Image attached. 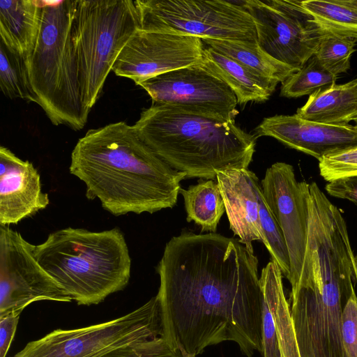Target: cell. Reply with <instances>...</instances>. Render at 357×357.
<instances>
[{"instance_id": "cell-1", "label": "cell", "mask_w": 357, "mask_h": 357, "mask_svg": "<svg viewBox=\"0 0 357 357\" xmlns=\"http://www.w3.org/2000/svg\"><path fill=\"white\" fill-rule=\"evenodd\" d=\"M161 337L183 357L225 341L263 354L258 259L239 240L183 231L157 266Z\"/></svg>"}, {"instance_id": "cell-2", "label": "cell", "mask_w": 357, "mask_h": 357, "mask_svg": "<svg viewBox=\"0 0 357 357\" xmlns=\"http://www.w3.org/2000/svg\"><path fill=\"white\" fill-rule=\"evenodd\" d=\"M69 171L115 216L174 207L185 173L172 169L124 121L89 130L75 144Z\"/></svg>"}, {"instance_id": "cell-3", "label": "cell", "mask_w": 357, "mask_h": 357, "mask_svg": "<svg viewBox=\"0 0 357 357\" xmlns=\"http://www.w3.org/2000/svg\"><path fill=\"white\" fill-rule=\"evenodd\" d=\"M139 138L186 178L214 180L218 172L248 169L255 137L229 121L152 103L133 125Z\"/></svg>"}, {"instance_id": "cell-4", "label": "cell", "mask_w": 357, "mask_h": 357, "mask_svg": "<svg viewBox=\"0 0 357 357\" xmlns=\"http://www.w3.org/2000/svg\"><path fill=\"white\" fill-rule=\"evenodd\" d=\"M34 255L79 305L98 304L123 290L130 280L129 249L117 227L101 231L61 229L35 245Z\"/></svg>"}, {"instance_id": "cell-5", "label": "cell", "mask_w": 357, "mask_h": 357, "mask_svg": "<svg viewBox=\"0 0 357 357\" xmlns=\"http://www.w3.org/2000/svg\"><path fill=\"white\" fill-rule=\"evenodd\" d=\"M73 1H42L39 35L25 59L37 104L51 123L79 130L91 109L82 96L71 36Z\"/></svg>"}, {"instance_id": "cell-6", "label": "cell", "mask_w": 357, "mask_h": 357, "mask_svg": "<svg viewBox=\"0 0 357 357\" xmlns=\"http://www.w3.org/2000/svg\"><path fill=\"white\" fill-rule=\"evenodd\" d=\"M138 29L135 1H73L71 36L82 96L90 109L118 56Z\"/></svg>"}, {"instance_id": "cell-7", "label": "cell", "mask_w": 357, "mask_h": 357, "mask_svg": "<svg viewBox=\"0 0 357 357\" xmlns=\"http://www.w3.org/2000/svg\"><path fill=\"white\" fill-rule=\"evenodd\" d=\"M135 4L142 31L257 42L253 18L241 1L137 0Z\"/></svg>"}, {"instance_id": "cell-8", "label": "cell", "mask_w": 357, "mask_h": 357, "mask_svg": "<svg viewBox=\"0 0 357 357\" xmlns=\"http://www.w3.org/2000/svg\"><path fill=\"white\" fill-rule=\"evenodd\" d=\"M161 335L156 296L114 319L75 329L54 330L12 357H100L116 348Z\"/></svg>"}, {"instance_id": "cell-9", "label": "cell", "mask_w": 357, "mask_h": 357, "mask_svg": "<svg viewBox=\"0 0 357 357\" xmlns=\"http://www.w3.org/2000/svg\"><path fill=\"white\" fill-rule=\"evenodd\" d=\"M255 22L257 43L276 60L298 70L328 33L298 0H243Z\"/></svg>"}, {"instance_id": "cell-10", "label": "cell", "mask_w": 357, "mask_h": 357, "mask_svg": "<svg viewBox=\"0 0 357 357\" xmlns=\"http://www.w3.org/2000/svg\"><path fill=\"white\" fill-rule=\"evenodd\" d=\"M35 245L0 225V317L40 301L73 299L36 259Z\"/></svg>"}, {"instance_id": "cell-11", "label": "cell", "mask_w": 357, "mask_h": 357, "mask_svg": "<svg viewBox=\"0 0 357 357\" xmlns=\"http://www.w3.org/2000/svg\"><path fill=\"white\" fill-rule=\"evenodd\" d=\"M137 85L148 93L153 103L229 121H235L238 114L234 93L202 63L157 75Z\"/></svg>"}, {"instance_id": "cell-12", "label": "cell", "mask_w": 357, "mask_h": 357, "mask_svg": "<svg viewBox=\"0 0 357 357\" xmlns=\"http://www.w3.org/2000/svg\"><path fill=\"white\" fill-rule=\"evenodd\" d=\"M261 187L287 247L290 261L288 280L293 291L299 280L307 245L310 184L296 180L292 165L277 162L266 169Z\"/></svg>"}, {"instance_id": "cell-13", "label": "cell", "mask_w": 357, "mask_h": 357, "mask_svg": "<svg viewBox=\"0 0 357 357\" xmlns=\"http://www.w3.org/2000/svg\"><path fill=\"white\" fill-rule=\"evenodd\" d=\"M199 38L138 29L125 45L112 70L135 84L157 75L203 61Z\"/></svg>"}, {"instance_id": "cell-14", "label": "cell", "mask_w": 357, "mask_h": 357, "mask_svg": "<svg viewBox=\"0 0 357 357\" xmlns=\"http://www.w3.org/2000/svg\"><path fill=\"white\" fill-rule=\"evenodd\" d=\"M271 137L285 146L318 160L323 156L357 144V126L321 123L294 115L264 118L255 128V137Z\"/></svg>"}, {"instance_id": "cell-15", "label": "cell", "mask_w": 357, "mask_h": 357, "mask_svg": "<svg viewBox=\"0 0 357 357\" xmlns=\"http://www.w3.org/2000/svg\"><path fill=\"white\" fill-rule=\"evenodd\" d=\"M50 203L33 165L8 148L0 147V225H15L45 209Z\"/></svg>"}, {"instance_id": "cell-16", "label": "cell", "mask_w": 357, "mask_h": 357, "mask_svg": "<svg viewBox=\"0 0 357 357\" xmlns=\"http://www.w3.org/2000/svg\"><path fill=\"white\" fill-rule=\"evenodd\" d=\"M216 181L234 235L251 251L254 241L265 245L259 214L261 187L256 174L248 169H230L218 172Z\"/></svg>"}, {"instance_id": "cell-17", "label": "cell", "mask_w": 357, "mask_h": 357, "mask_svg": "<svg viewBox=\"0 0 357 357\" xmlns=\"http://www.w3.org/2000/svg\"><path fill=\"white\" fill-rule=\"evenodd\" d=\"M42 1L1 0V42L24 58L32 52L39 35Z\"/></svg>"}, {"instance_id": "cell-18", "label": "cell", "mask_w": 357, "mask_h": 357, "mask_svg": "<svg viewBox=\"0 0 357 357\" xmlns=\"http://www.w3.org/2000/svg\"><path fill=\"white\" fill-rule=\"evenodd\" d=\"M202 63L230 87L239 105L268 100L278 84L205 45Z\"/></svg>"}, {"instance_id": "cell-19", "label": "cell", "mask_w": 357, "mask_h": 357, "mask_svg": "<svg viewBox=\"0 0 357 357\" xmlns=\"http://www.w3.org/2000/svg\"><path fill=\"white\" fill-rule=\"evenodd\" d=\"M296 114L310 121L347 125L357 116V77L342 84L317 90L310 95Z\"/></svg>"}, {"instance_id": "cell-20", "label": "cell", "mask_w": 357, "mask_h": 357, "mask_svg": "<svg viewBox=\"0 0 357 357\" xmlns=\"http://www.w3.org/2000/svg\"><path fill=\"white\" fill-rule=\"evenodd\" d=\"M259 281L263 301L268 305L276 330L281 357H301L291 307L283 289L279 266L269 261L261 270Z\"/></svg>"}, {"instance_id": "cell-21", "label": "cell", "mask_w": 357, "mask_h": 357, "mask_svg": "<svg viewBox=\"0 0 357 357\" xmlns=\"http://www.w3.org/2000/svg\"><path fill=\"white\" fill-rule=\"evenodd\" d=\"M204 45L237 61L260 76L284 82L297 70L276 60L257 42L241 40L202 39Z\"/></svg>"}, {"instance_id": "cell-22", "label": "cell", "mask_w": 357, "mask_h": 357, "mask_svg": "<svg viewBox=\"0 0 357 357\" xmlns=\"http://www.w3.org/2000/svg\"><path fill=\"white\" fill-rule=\"evenodd\" d=\"M188 222L193 221L202 231L215 233L218 225L225 211L219 185L213 180L200 179L188 189L181 188Z\"/></svg>"}, {"instance_id": "cell-23", "label": "cell", "mask_w": 357, "mask_h": 357, "mask_svg": "<svg viewBox=\"0 0 357 357\" xmlns=\"http://www.w3.org/2000/svg\"><path fill=\"white\" fill-rule=\"evenodd\" d=\"M302 3L326 33L357 40V0H305Z\"/></svg>"}, {"instance_id": "cell-24", "label": "cell", "mask_w": 357, "mask_h": 357, "mask_svg": "<svg viewBox=\"0 0 357 357\" xmlns=\"http://www.w3.org/2000/svg\"><path fill=\"white\" fill-rule=\"evenodd\" d=\"M0 86L10 99L20 98L37 104L31 88L26 59L10 51L0 42Z\"/></svg>"}, {"instance_id": "cell-25", "label": "cell", "mask_w": 357, "mask_h": 357, "mask_svg": "<svg viewBox=\"0 0 357 357\" xmlns=\"http://www.w3.org/2000/svg\"><path fill=\"white\" fill-rule=\"evenodd\" d=\"M339 77L326 70L313 55L296 73L282 83L280 96L298 98L336 84Z\"/></svg>"}, {"instance_id": "cell-26", "label": "cell", "mask_w": 357, "mask_h": 357, "mask_svg": "<svg viewBox=\"0 0 357 357\" xmlns=\"http://www.w3.org/2000/svg\"><path fill=\"white\" fill-rule=\"evenodd\" d=\"M259 219L265 237V247L271 257V261L280 268L288 280L290 276V261L287 247L282 231L264 199L262 190L259 192Z\"/></svg>"}, {"instance_id": "cell-27", "label": "cell", "mask_w": 357, "mask_h": 357, "mask_svg": "<svg viewBox=\"0 0 357 357\" xmlns=\"http://www.w3.org/2000/svg\"><path fill=\"white\" fill-rule=\"evenodd\" d=\"M356 41L353 38L327 33L314 55L326 70L339 77L350 68L351 56L356 50Z\"/></svg>"}, {"instance_id": "cell-28", "label": "cell", "mask_w": 357, "mask_h": 357, "mask_svg": "<svg viewBox=\"0 0 357 357\" xmlns=\"http://www.w3.org/2000/svg\"><path fill=\"white\" fill-rule=\"evenodd\" d=\"M320 175L328 182L357 175V144L323 156L319 160Z\"/></svg>"}, {"instance_id": "cell-29", "label": "cell", "mask_w": 357, "mask_h": 357, "mask_svg": "<svg viewBox=\"0 0 357 357\" xmlns=\"http://www.w3.org/2000/svg\"><path fill=\"white\" fill-rule=\"evenodd\" d=\"M100 357H183L161 336L116 348Z\"/></svg>"}, {"instance_id": "cell-30", "label": "cell", "mask_w": 357, "mask_h": 357, "mask_svg": "<svg viewBox=\"0 0 357 357\" xmlns=\"http://www.w3.org/2000/svg\"><path fill=\"white\" fill-rule=\"evenodd\" d=\"M354 280L357 284V271L355 266ZM342 336L347 357H357V296L355 290L343 306Z\"/></svg>"}, {"instance_id": "cell-31", "label": "cell", "mask_w": 357, "mask_h": 357, "mask_svg": "<svg viewBox=\"0 0 357 357\" xmlns=\"http://www.w3.org/2000/svg\"><path fill=\"white\" fill-rule=\"evenodd\" d=\"M325 190L333 197L348 199L357 204V175L330 181L326 183Z\"/></svg>"}, {"instance_id": "cell-32", "label": "cell", "mask_w": 357, "mask_h": 357, "mask_svg": "<svg viewBox=\"0 0 357 357\" xmlns=\"http://www.w3.org/2000/svg\"><path fill=\"white\" fill-rule=\"evenodd\" d=\"M20 312H11L0 317V357H6L14 337Z\"/></svg>"}, {"instance_id": "cell-33", "label": "cell", "mask_w": 357, "mask_h": 357, "mask_svg": "<svg viewBox=\"0 0 357 357\" xmlns=\"http://www.w3.org/2000/svg\"><path fill=\"white\" fill-rule=\"evenodd\" d=\"M354 266L356 270L357 271V255H354Z\"/></svg>"}, {"instance_id": "cell-34", "label": "cell", "mask_w": 357, "mask_h": 357, "mask_svg": "<svg viewBox=\"0 0 357 357\" xmlns=\"http://www.w3.org/2000/svg\"><path fill=\"white\" fill-rule=\"evenodd\" d=\"M354 121L356 123V126H357V116L354 119Z\"/></svg>"}]
</instances>
